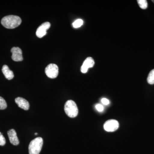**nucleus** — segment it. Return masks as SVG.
<instances>
[{"mask_svg": "<svg viewBox=\"0 0 154 154\" xmlns=\"http://www.w3.org/2000/svg\"><path fill=\"white\" fill-rule=\"evenodd\" d=\"M22 19L19 17L9 15L2 18L1 21L2 25L8 29H14L21 25Z\"/></svg>", "mask_w": 154, "mask_h": 154, "instance_id": "obj_1", "label": "nucleus"}, {"mask_svg": "<svg viewBox=\"0 0 154 154\" xmlns=\"http://www.w3.org/2000/svg\"><path fill=\"white\" fill-rule=\"evenodd\" d=\"M43 141L41 137H36L30 142L28 149L29 154H39L41 152Z\"/></svg>", "mask_w": 154, "mask_h": 154, "instance_id": "obj_2", "label": "nucleus"}, {"mask_svg": "<svg viewBox=\"0 0 154 154\" xmlns=\"http://www.w3.org/2000/svg\"><path fill=\"white\" fill-rule=\"evenodd\" d=\"M64 110L66 115L71 118L75 117L79 113L76 104L71 100L67 101L65 104Z\"/></svg>", "mask_w": 154, "mask_h": 154, "instance_id": "obj_3", "label": "nucleus"}, {"mask_svg": "<svg viewBox=\"0 0 154 154\" xmlns=\"http://www.w3.org/2000/svg\"><path fill=\"white\" fill-rule=\"evenodd\" d=\"M45 73L48 78L55 79L58 75V67L55 64H50L45 68Z\"/></svg>", "mask_w": 154, "mask_h": 154, "instance_id": "obj_4", "label": "nucleus"}, {"mask_svg": "<svg viewBox=\"0 0 154 154\" xmlns=\"http://www.w3.org/2000/svg\"><path fill=\"white\" fill-rule=\"evenodd\" d=\"M119 123L117 120L110 119L107 120L104 125V128L107 132H113L118 129Z\"/></svg>", "mask_w": 154, "mask_h": 154, "instance_id": "obj_5", "label": "nucleus"}, {"mask_svg": "<svg viewBox=\"0 0 154 154\" xmlns=\"http://www.w3.org/2000/svg\"><path fill=\"white\" fill-rule=\"evenodd\" d=\"M51 27L49 22H45L42 24L37 28L36 31V35L38 38H41L45 36L47 33V30Z\"/></svg>", "mask_w": 154, "mask_h": 154, "instance_id": "obj_6", "label": "nucleus"}, {"mask_svg": "<svg viewBox=\"0 0 154 154\" xmlns=\"http://www.w3.org/2000/svg\"><path fill=\"white\" fill-rule=\"evenodd\" d=\"M11 52L12 54L11 57L13 60L17 62L23 60L22 52L21 48L19 47H13L11 50Z\"/></svg>", "mask_w": 154, "mask_h": 154, "instance_id": "obj_7", "label": "nucleus"}, {"mask_svg": "<svg viewBox=\"0 0 154 154\" xmlns=\"http://www.w3.org/2000/svg\"><path fill=\"white\" fill-rule=\"evenodd\" d=\"M95 62L94 59L91 57H88L83 63L82 66L81 67V70L83 73H86L88 71V69L94 66Z\"/></svg>", "mask_w": 154, "mask_h": 154, "instance_id": "obj_8", "label": "nucleus"}, {"mask_svg": "<svg viewBox=\"0 0 154 154\" xmlns=\"http://www.w3.org/2000/svg\"><path fill=\"white\" fill-rule=\"evenodd\" d=\"M8 134L9 140L11 144L14 146H17L19 144V139L17 137V132L14 129L10 130L8 131Z\"/></svg>", "mask_w": 154, "mask_h": 154, "instance_id": "obj_9", "label": "nucleus"}, {"mask_svg": "<svg viewBox=\"0 0 154 154\" xmlns=\"http://www.w3.org/2000/svg\"><path fill=\"white\" fill-rule=\"evenodd\" d=\"M15 102L20 108L25 110H29L30 104L28 101L24 98L17 97L15 99Z\"/></svg>", "mask_w": 154, "mask_h": 154, "instance_id": "obj_10", "label": "nucleus"}, {"mask_svg": "<svg viewBox=\"0 0 154 154\" xmlns=\"http://www.w3.org/2000/svg\"><path fill=\"white\" fill-rule=\"evenodd\" d=\"M2 71L7 79L11 80L14 79V72L10 69L8 66L6 65L3 66Z\"/></svg>", "mask_w": 154, "mask_h": 154, "instance_id": "obj_11", "label": "nucleus"}, {"mask_svg": "<svg viewBox=\"0 0 154 154\" xmlns=\"http://www.w3.org/2000/svg\"><path fill=\"white\" fill-rule=\"evenodd\" d=\"M147 82L150 85L154 84V69L150 72L147 78Z\"/></svg>", "mask_w": 154, "mask_h": 154, "instance_id": "obj_12", "label": "nucleus"}, {"mask_svg": "<svg viewBox=\"0 0 154 154\" xmlns=\"http://www.w3.org/2000/svg\"><path fill=\"white\" fill-rule=\"evenodd\" d=\"M137 2L141 8L146 9L147 8L148 3L146 0H138Z\"/></svg>", "mask_w": 154, "mask_h": 154, "instance_id": "obj_13", "label": "nucleus"}, {"mask_svg": "<svg viewBox=\"0 0 154 154\" xmlns=\"http://www.w3.org/2000/svg\"><path fill=\"white\" fill-rule=\"evenodd\" d=\"M83 20L82 19H78L73 23V27L74 28H80L83 24Z\"/></svg>", "mask_w": 154, "mask_h": 154, "instance_id": "obj_14", "label": "nucleus"}, {"mask_svg": "<svg viewBox=\"0 0 154 154\" xmlns=\"http://www.w3.org/2000/svg\"><path fill=\"white\" fill-rule=\"evenodd\" d=\"M7 107V104L4 98L0 96V110H4Z\"/></svg>", "mask_w": 154, "mask_h": 154, "instance_id": "obj_15", "label": "nucleus"}, {"mask_svg": "<svg viewBox=\"0 0 154 154\" xmlns=\"http://www.w3.org/2000/svg\"><path fill=\"white\" fill-rule=\"evenodd\" d=\"M6 144V140L2 133L0 132V146H4Z\"/></svg>", "mask_w": 154, "mask_h": 154, "instance_id": "obj_16", "label": "nucleus"}, {"mask_svg": "<svg viewBox=\"0 0 154 154\" xmlns=\"http://www.w3.org/2000/svg\"><path fill=\"white\" fill-rule=\"evenodd\" d=\"M96 110H98L99 112H102L104 110V107L103 105L101 104H98L96 105Z\"/></svg>", "mask_w": 154, "mask_h": 154, "instance_id": "obj_17", "label": "nucleus"}, {"mask_svg": "<svg viewBox=\"0 0 154 154\" xmlns=\"http://www.w3.org/2000/svg\"><path fill=\"white\" fill-rule=\"evenodd\" d=\"M101 102L104 105H107L110 104V101L106 98H102L101 99Z\"/></svg>", "mask_w": 154, "mask_h": 154, "instance_id": "obj_18", "label": "nucleus"}, {"mask_svg": "<svg viewBox=\"0 0 154 154\" xmlns=\"http://www.w3.org/2000/svg\"><path fill=\"white\" fill-rule=\"evenodd\" d=\"M35 135H37L38 134L37 133H35Z\"/></svg>", "mask_w": 154, "mask_h": 154, "instance_id": "obj_19", "label": "nucleus"}, {"mask_svg": "<svg viewBox=\"0 0 154 154\" xmlns=\"http://www.w3.org/2000/svg\"><path fill=\"white\" fill-rule=\"evenodd\" d=\"M152 2H153L154 3V0H152Z\"/></svg>", "mask_w": 154, "mask_h": 154, "instance_id": "obj_20", "label": "nucleus"}]
</instances>
